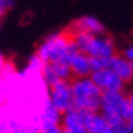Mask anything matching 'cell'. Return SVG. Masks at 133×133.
<instances>
[{
  "instance_id": "1",
  "label": "cell",
  "mask_w": 133,
  "mask_h": 133,
  "mask_svg": "<svg viewBox=\"0 0 133 133\" xmlns=\"http://www.w3.org/2000/svg\"><path fill=\"white\" fill-rule=\"evenodd\" d=\"M76 50L68 31L52 34L42 41L35 54L44 61V64L64 63L68 64L71 54Z\"/></svg>"
},
{
  "instance_id": "2",
  "label": "cell",
  "mask_w": 133,
  "mask_h": 133,
  "mask_svg": "<svg viewBox=\"0 0 133 133\" xmlns=\"http://www.w3.org/2000/svg\"><path fill=\"white\" fill-rule=\"evenodd\" d=\"M69 34V33H68ZM76 49L87 54L90 58L101 57V58H111L116 56V42L111 37L103 35H91L87 33H75L69 34Z\"/></svg>"
},
{
  "instance_id": "3",
  "label": "cell",
  "mask_w": 133,
  "mask_h": 133,
  "mask_svg": "<svg viewBox=\"0 0 133 133\" xmlns=\"http://www.w3.org/2000/svg\"><path fill=\"white\" fill-rule=\"evenodd\" d=\"M72 92H74L75 109L83 111L96 113L101 109L102 92L91 80V77H80L71 80Z\"/></svg>"
},
{
  "instance_id": "4",
  "label": "cell",
  "mask_w": 133,
  "mask_h": 133,
  "mask_svg": "<svg viewBox=\"0 0 133 133\" xmlns=\"http://www.w3.org/2000/svg\"><path fill=\"white\" fill-rule=\"evenodd\" d=\"M99 113L106 118L109 125L126 119L128 114V94L124 91H109L102 94Z\"/></svg>"
},
{
  "instance_id": "5",
  "label": "cell",
  "mask_w": 133,
  "mask_h": 133,
  "mask_svg": "<svg viewBox=\"0 0 133 133\" xmlns=\"http://www.w3.org/2000/svg\"><path fill=\"white\" fill-rule=\"evenodd\" d=\"M49 101L57 110L64 114L75 107L71 80H61L49 88Z\"/></svg>"
},
{
  "instance_id": "6",
  "label": "cell",
  "mask_w": 133,
  "mask_h": 133,
  "mask_svg": "<svg viewBox=\"0 0 133 133\" xmlns=\"http://www.w3.org/2000/svg\"><path fill=\"white\" fill-rule=\"evenodd\" d=\"M91 80L95 83L102 92L109 91H125L126 84L114 74L111 69H103V71H96L91 74Z\"/></svg>"
},
{
  "instance_id": "7",
  "label": "cell",
  "mask_w": 133,
  "mask_h": 133,
  "mask_svg": "<svg viewBox=\"0 0 133 133\" xmlns=\"http://www.w3.org/2000/svg\"><path fill=\"white\" fill-rule=\"evenodd\" d=\"M69 34L75 33H87L91 35H103L106 34V29L99 19H96L94 16H82L72 23L68 29Z\"/></svg>"
},
{
  "instance_id": "8",
  "label": "cell",
  "mask_w": 133,
  "mask_h": 133,
  "mask_svg": "<svg viewBox=\"0 0 133 133\" xmlns=\"http://www.w3.org/2000/svg\"><path fill=\"white\" fill-rule=\"evenodd\" d=\"M86 111L79 109H71L69 111L63 114L61 118V128L65 133H88L86 130V122H84Z\"/></svg>"
},
{
  "instance_id": "9",
  "label": "cell",
  "mask_w": 133,
  "mask_h": 133,
  "mask_svg": "<svg viewBox=\"0 0 133 133\" xmlns=\"http://www.w3.org/2000/svg\"><path fill=\"white\" fill-rule=\"evenodd\" d=\"M68 65L71 68L74 79H80V77H90L92 74L91 69V58L87 54H84L79 50H75L71 54Z\"/></svg>"
},
{
  "instance_id": "10",
  "label": "cell",
  "mask_w": 133,
  "mask_h": 133,
  "mask_svg": "<svg viewBox=\"0 0 133 133\" xmlns=\"http://www.w3.org/2000/svg\"><path fill=\"white\" fill-rule=\"evenodd\" d=\"M111 69L125 84L133 82V65L129 60L124 57V54H116L110 58V66Z\"/></svg>"
},
{
  "instance_id": "11",
  "label": "cell",
  "mask_w": 133,
  "mask_h": 133,
  "mask_svg": "<svg viewBox=\"0 0 133 133\" xmlns=\"http://www.w3.org/2000/svg\"><path fill=\"white\" fill-rule=\"evenodd\" d=\"M61 118H63V114L60 113L49 101L44 106V109H42V111L39 114V128H41V132L44 129L52 128V126L61 125Z\"/></svg>"
},
{
  "instance_id": "12",
  "label": "cell",
  "mask_w": 133,
  "mask_h": 133,
  "mask_svg": "<svg viewBox=\"0 0 133 133\" xmlns=\"http://www.w3.org/2000/svg\"><path fill=\"white\" fill-rule=\"evenodd\" d=\"M84 122H86V130L88 133H102L110 126L106 121V118L99 111H96V113L86 111Z\"/></svg>"
},
{
  "instance_id": "13",
  "label": "cell",
  "mask_w": 133,
  "mask_h": 133,
  "mask_svg": "<svg viewBox=\"0 0 133 133\" xmlns=\"http://www.w3.org/2000/svg\"><path fill=\"white\" fill-rule=\"evenodd\" d=\"M109 66H110V58H101V57L91 58V69H92V72L109 69Z\"/></svg>"
},
{
  "instance_id": "14",
  "label": "cell",
  "mask_w": 133,
  "mask_h": 133,
  "mask_svg": "<svg viewBox=\"0 0 133 133\" xmlns=\"http://www.w3.org/2000/svg\"><path fill=\"white\" fill-rule=\"evenodd\" d=\"M110 128L113 133H128V122H126V119H124V121H119V122L110 125Z\"/></svg>"
},
{
  "instance_id": "15",
  "label": "cell",
  "mask_w": 133,
  "mask_h": 133,
  "mask_svg": "<svg viewBox=\"0 0 133 133\" xmlns=\"http://www.w3.org/2000/svg\"><path fill=\"white\" fill-rule=\"evenodd\" d=\"M14 0H0V18H2L8 10L12 8Z\"/></svg>"
},
{
  "instance_id": "16",
  "label": "cell",
  "mask_w": 133,
  "mask_h": 133,
  "mask_svg": "<svg viewBox=\"0 0 133 133\" xmlns=\"http://www.w3.org/2000/svg\"><path fill=\"white\" fill-rule=\"evenodd\" d=\"M133 119V91L128 94V114H126V121Z\"/></svg>"
},
{
  "instance_id": "17",
  "label": "cell",
  "mask_w": 133,
  "mask_h": 133,
  "mask_svg": "<svg viewBox=\"0 0 133 133\" xmlns=\"http://www.w3.org/2000/svg\"><path fill=\"white\" fill-rule=\"evenodd\" d=\"M122 54H124V57H125L126 60H129L130 63H133V44L126 48Z\"/></svg>"
},
{
  "instance_id": "18",
  "label": "cell",
  "mask_w": 133,
  "mask_h": 133,
  "mask_svg": "<svg viewBox=\"0 0 133 133\" xmlns=\"http://www.w3.org/2000/svg\"><path fill=\"white\" fill-rule=\"evenodd\" d=\"M41 133H65V132H64V129L61 128V125H57V126H52V128L44 129Z\"/></svg>"
},
{
  "instance_id": "19",
  "label": "cell",
  "mask_w": 133,
  "mask_h": 133,
  "mask_svg": "<svg viewBox=\"0 0 133 133\" xmlns=\"http://www.w3.org/2000/svg\"><path fill=\"white\" fill-rule=\"evenodd\" d=\"M5 65H7V61H5V58H4V56H3V53L0 52V75H2V72L4 71Z\"/></svg>"
},
{
  "instance_id": "20",
  "label": "cell",
  "mask_w": 133,
  "mask_h": 133,
  "mask_svg": "<svg viewBox=\"0 0 133 133\" xmlns=\"http://www.w3.org/2000/svg\"><path fill=\"white\" fill-rule=\"evenodd\" d=\"M126 122H128V133H133V119H129Z\"/></svg>"
},
{
  "instance_id": "21",
  "label": "cell",
  "mask_w": 133,
  "mask_h": 133,
  "mask_svg": "<svg viewBox=\"0 0 133 133\" xmlns=\"http://www.w3.org/2000/svg\"><path fill=\"white\" fill-rule=\"evenodd\" d=\"M102 133H113V130H111V128H110V126H109V128H107L105 132H102Z\"/></svg>"
},
{
  "instance_id": "22",
  "label": "cell",
  "mask_w": 133,
  "mask_h": 133,
  "mask_svg": "<svg viewBox=\"0 0 133 133\" xmlns=\"http://www.w3.org/2000/svg\"><path fill=\"white\" fill-rule=\"evenodd\" d=\"M0 25H2V21H0Z\"/></svg>"
}]
</instances>
